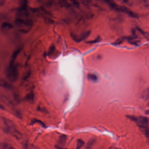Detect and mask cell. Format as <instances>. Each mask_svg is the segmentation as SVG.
Listing matches in <instances>:
<instances>
[{
    "label": "cell",
    "instance_id": "10",
    "mask_svg": "<svg viewBox=\"0 0 149 149\" xmlns=\"http://www.w3.org/2000/svg\"><path fill=\"white\" fill-rule=\"evenodd\" d=\"M84 142L82 139H78L77 142V148L76 149H80L84 146Z\"/></svg>",
    "mask_w": 149,
    "mask_h": 149
},
{
    "label": "cell",
    "instance_id": "16",
    "mask_svg": "<svg viewBox=\"0 0 149 149\" xmlns=\"http://www.w3.org/2000/svg\"><path fill=\"white\" fill-rule=\"evenodd\" d=\"M55 49V47L54 45H51L49 47V49L48 55H51L53 53H54V52Z\"/></svg>",
    "mask_w": 149,
    "mask_h": 149
},
{
    "label": "cell",
    "instance_id": "2",
    "mask_svg": "<svg viewBox=\"0 0 149 149\" xmlns=\"http://www.w3.org/2000/svg\"><path fill=\"white\" fill-rule=\"evenodd\" d=\"M106 2L107 3L108 5L112 9L115 10L117 12L124 13L126 14H128L129 16L133 17V18H137L138 17V15L137 14L133 12L132 10H130V9L126 7L119 5H117L116 3L114 2L113 1H106Z\"/></svg>",
    "mask_w": 149,
    "mask_h": 149
},
{
    "label": "cell",
    "instance_id": "5",
    "mask_svg": "<svg viewBox=\"0 0 149 149\" xmlns=\"http://www.w3.org/2000/svg\"><path fill=\"white\" fill-rule=\"evenodd\" d=\"M90 31H88L83 32L79 36H75V35L71 33V36L72 38L74 41L79 43V42H81V41H83V40L87 38L90 35Z\"/></svg>",
    "mask_w": 149,
    "mask_h": 149
},
{
    "label": "cell",
    "instance_id": "3",
    "mask_svg": "<svg viewBox=\"0 0 149 149\" xmlns=\"http://www.w3.org/2000/svg\"><path fill=\"white\" fill-rule=\"evenodd\" d=\"M7 77L12 82H15L19 77V73L17 67L14 65V61L11 60L6 70Z\"/></svg>",
    "mask_w": 149,
    "mask_h": 149
},
{
    "label": "cell",
    "instance_id": "15",
    "mask_svg": "<svg viewBox=\"0 0 149 149\" xmlns=\"http://www.w3.org/2000/svg\"><path fill=\"white\" fill-rule=\"evenodd\" d=\"M101 38L100 37H98L94 39V40H92V41H88L87 42V43H89V44H94V43H97L98 42L101 41Z\"/></svg>",
    "mask_w": 149,
    "mask_h": 149
},
{
    "label": "cell",
    "instance_id": "18",
    "mask_svg": "<svg viewBox=\"0 0 149 149\" xmlns=\"http://www.w3.org/2000/svg\"><path fill=\"white\" fill-rule=\"evenodd\" d=\"M139 30L140 32L143 34L144 36H145L146 38H147V39H149V32H144L142 30H140V29H139Z\"/></svg>",
    "mask_w": 149,
    "mask_h": 149
},
{
    "label": "cell",
    "instance_id": "21",
    "mask_svg": "<svg viewBox=\"0 0 149 149\" xmlns=\"http://www.w3.org/2000/svg\"><path fill=\"white\" fill-rule=\"evenodd\" d=\"M147 105L149 107V101L148 102V103H147Z\"/></svg>",
    "mask_w": 149,
    "mask_h": 149
},
{
    "label": "cell",
    "instance_id": "17",
    "mask_svg": "<svg viewBox=\"0 0 149 149\" xmlns=\"http://www.w3.org/2000/svg\"><path fill=\"white\" fill-rule=\"evenodd\" d=\"M26 98H27V99L28 101H32H32L34 100V95L32 93L29 94L27 95V96L26 97Z\"/></svg>",
    "mask_w": 149,
    "mask_h": 149
},
{
    "label": "cell",
    "instance_id": "4",
    "mask_svg": "<svg viewBox=\"0 0 149 149\" xmlns=\"http://www.w3.org/2000/svg\"><path fill=\"white\" fill-rule=\"evenodd\" d=\"M127 118L134 121L139 127L145 129L147 127L149 122V119L144 116H134L128 115Z\"/></svg>",
    "mask_w": 149,
    "mask_h": 149
},
{
    "label": "cell",
    "instance_id": "1",
    "mask_svg": "<svg viewBox=\"0 0 149 149\" xmlns=\"http://www.w3.org/2000/svg\"><path fill=\"white\" fill-rule=\"evenodd\" d=\"M1 119L3 123V132L17 139H21V134L18 130L15 124L12 121L5 117H2Z\"/></svg>",
    "mask_w": 149,
    "mask_h": 149
},
{
    "label": "cell",
    "instance_id": "6",
    "mask_svg": "<svg viewBox=\"0 0 149 149\" xmlns=\"http://www.w3.org/2000/svg\"><path fill=\"white\" fill-rule=\"evenodd\" d=\"M126 39L128 40V42L132 45H137L140 43V41L138 39V37L135 35L133 36L127 37Z\"/></svg>",
    "mask_w": 149,
    "mask_h": 149
},
{
    "label": "cell",
    "instance_id": "9",
    "mask_svg": "<svg viewBox=\"0 0 149 149\" xmlns=\"http://www.w3.org/2000/svg\"><path fill=\"white\" fill-rule=\"evenodd\" d=\"M87 78L89 80H91L93 82H96L98 80V77L94 73H88V75H87Z\"/></svg>",
    "mask_w": 149,
    "mask_h": 149
},
{
    "label": "cell",
    "instance_id": "7",
    "mask_svg": "<svg viewBox=\"0 0 149 149\" xmlns=\"http://www.w3.org/2000/svg\"><path fill=\"white\" fill-rule=\"evenodd\" d=\"M67 138V136L65 135V134L61 135L59 137V139H58L59 144L60 146H62L65 145V144L66 143Z\"/></svg>",
    "mask_w": 149,
    "mask_h": 149
},
{
    "label": "cell",
    "instance_id": "11",
    "mask_svg": "<svg viewBox=\"0 0 149 149\" xmlns=\"http://www.w3.org/2000/svg\"><path fill=\"white\" fill-rule=\"evenodd\" d=\"M95 139H91L89 141L87 145H86L85 149H91L93 146L94 144H95Z\"/></svg>",
    "mask_w": 149,
    "mask_h": 149
},
{
    "label": "cell",
    "instance_id": "19",
    "mask_svg": "<svg viewBox=\"0 0 149 149\" xmlns=\"http://www.w3.org/2000/svg\"><path fill=\"white\" fill-rule=\"evenodd\" d=\"M56 149H65V148H62V147H60V146H56Z\"/></svg>",
    "mask_w": 149,
    "mask_h": 149
},
{
    "label": "cell",
    "instance_id": "8",
    "mask_svg": "<svg viewBox=\"0 0 149 149\" xmlns=\"http://www.w3.org/2000/svg\"><path fill=\"white\" fill-rule=\"evenodd\" d=\"M141 98L144 100H147L149 98V87L144 91L141 94Z\"/></svg>",
    "mask_w": 149,
    "mask_h": 149
},
{
    "label": "cell",
    "instance_id": "14",
    "mask_svg": "<svg viewBox=\"0 0 149 149\" xmlns=\"http://www.w3.org/2000/svg\"><path fill=\"white\" fill-rule=\"evenodd\" d=\"M126 39V38L122 37L121 38H118V39L116 40L115 42L113 44L115 45H119L120 44H122V42L124 41V40Z\"/></svg>",
    "mask_w": 149,
    "mask_h": 149
},
{
    "label": "cell",
    "instance_id": "20",
    "mask_svg": "<svg viewBox=\"0 0 149 149\" xmlns=\"http://www.w3.org/2000/svg\"><path fill=\"white\" fill-rule=\"evenodd\" d=\"M145 113L146 114L149 115V109H148V110H147L145 112Z\"/></svg>",
    "mask_w": 149,
    "mask_h": 149
},
{
    "label": "cell",
    "instance_id": "13",
    "mask_svg": "<svg viewBox=\"0 0 149 149\" xmlns=\"http://www.w3.org/2000/svg\"><path fill=\"white\" fill-rule=\"evenodd\" d=\"M12 27V24L9 23H7V22H4L1 24V28L2 29H7V28L11 29Z\"/></svg>",
    "mask_w": 149,
    "mask_h": 149
},
{
    "label": "cell",
    "instance_id": "12",
    "mask_svg": "<svg viewBox=\"0 0 149 149\" xmlns=\"http://www.w3.org/2000/svg\"><path fill=\"white\" fill-rule=\"evenodd\" d=\"M1 147V149H14L12 146L6 143H2Z\"/></svg>",
    "mask_w": 149,
    "mask_h": 149
}]
</instances>
